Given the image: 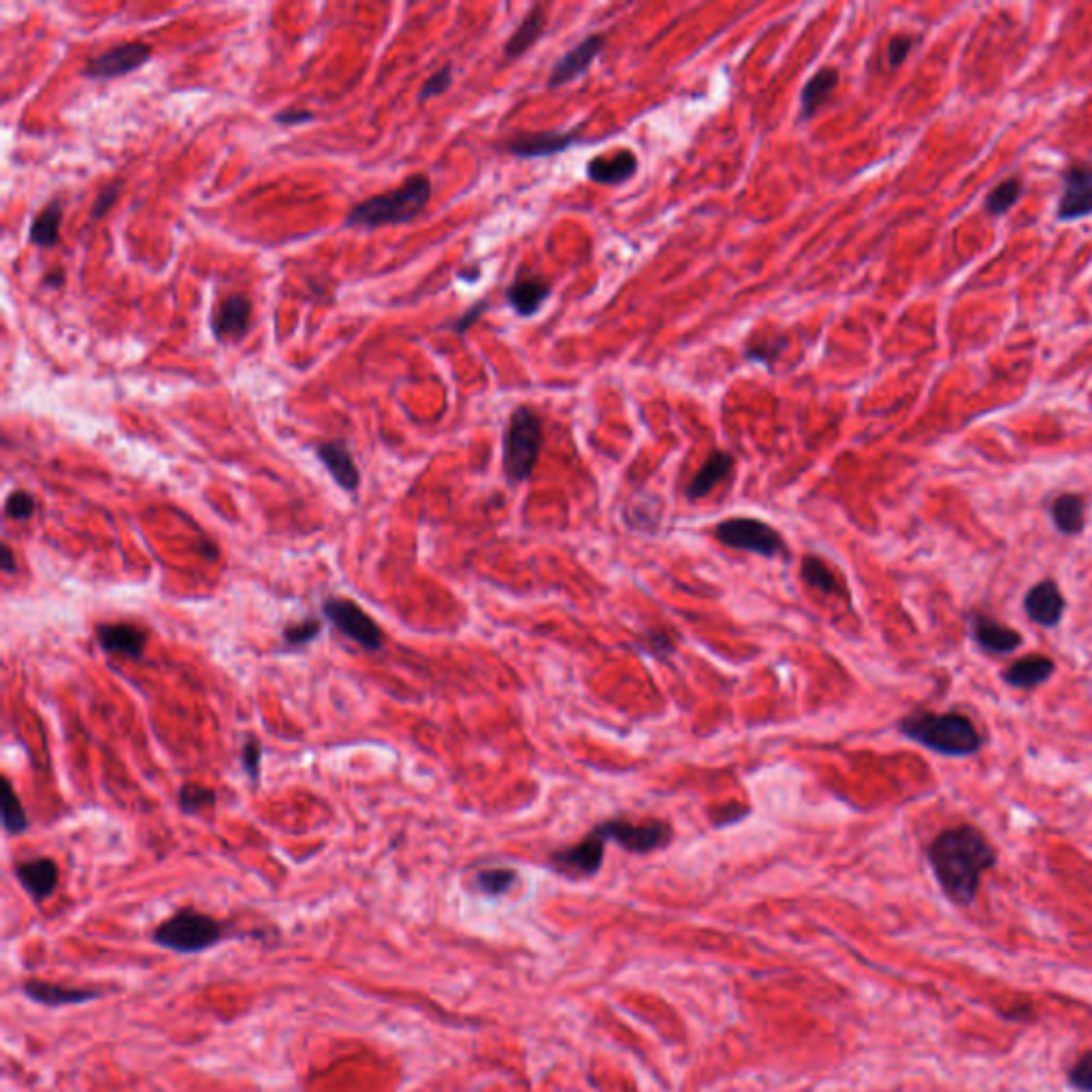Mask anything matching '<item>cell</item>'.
<instances>
[{"label":"cell","mask_w":1092,"mask_h":1092,"mask_svg":"<svg viewBox=\"0 0 1092 1092\" xmlns=\"http://www.w3.org/2000/svg\"><path fill=\"white\" fill-rule=\"evenodd\" d=\"M996 850L975 826H958L939 833L929 845V862L941 890L958 907H969L986 871L994 869Z\"/></svg>","instance_id":"1"},{"label":"cell","mask_w":1092,"mask_h":1092,"mask_svg":"<svg viewBox=\"0 0 1092 1092\" xmlns=\"http://www.w3.org/2000/svg\"><path fill=\"white\" fill-rule=\"evenodd\" d=\"M898 730L902 737L948 758L975 756L984 747V737L963 713L917 708L898 722Z\"/></svg>","instance_id":"2"},{"label":"cell","mask_w":1092,"mask_h":1092,"mask_svg":"<svg viewBox=\"0 0 1092 1092\" xmlns=\"http://www.w3.org/2000/svg\"><path fill=\"white\" fill-rule=\"evenodd\" d=\"M431 201V180L425 174H414L393 191L373 195L354 203L344 220L348 229H380L391 224L412 222L425 212Z\"/></svg>","instance_id":"3"},{"label":"cell","mask_w":1092,"mask_h":1092,"mask_svg":"<svg viewBox=\"0 0 1092 1092\" xmlns=\"http://www.w3.org/2000/svg\"><path fill=\"white\" fill-rule=\"evenodd\" d=\"M544 444V429L530 406H517L504 431V474L513 484L532 476Z\"/></svg>","instance_id":"4"},{"label":"cell","mask_w":1092,"mask_h":1092,"mask_svg":"<svg viewBox=\"0 0 1092 1092\" xmlns=\"http://www.w3.org/2000/svg\"><path fill=\"white\" fill-rule=\"evenodd\" d=\"M154 944L178 954H199L218 946L224 939V926L212 915L197 909H182L167 917L152 933Z\"/></svg>","instance_id":"5"},{"label":"cell","mask_w":1092,"mask_h":1092,"mask_svg":"<svg viewBox=\"0 0 1092 1092\" xmlns=\"http://www.w3.org/2000/svg\"><path fill=\"white\" fill-rule=\"evenodd\" d=\"M593 831L607 843L619 845L630 854H651L664 850L672 841V826L662 820L630 822L626 817L607 820L597 824Z\"/></svg>","instance_id":"6"},{"label":"cell","mask_w":1092,"mask_h":1092,"mask_svg":"<svg viewBox=\"0 0 1092 1092\" xmlns=\"http://www.w3.org/2000/svg\"><path fill=\"white\" fill-rule=\"evenodd\" d=\"M715 538L728 549L756 553L762 557H777L787 551L775 527L751 517H732L715 525Z\"/></svg>","instance_id":"7"},{"label":"cell","mask_w":1092,"mask_h":1092,"mask_svg":"<svg viewBox=\"0 0 1092 1092\" xmlns=\"http://www.w3.org/2000/svg\"><path fill=\"white\" fill-rule=\"evenodd\" d=\"M323 613L337 630L354 640L356 645H361L367 651H378L383 647L385 636L380 626L352 599L329 597L325 599Z\"/></svg>","instance_id":"8"},{"label":"cell","mask_w":1092,"mask_h":1092,"mask_svg":"<svg viewBox=\"0 0 1092 1092\" xmlns=\"http://www.w3.org/2000/svg\"><path fill=\"white\" fill-rule=\"evenodd\" d=\"M152 47L143 41H128L116 47H109L103 53L94 56L84 67V78L88 80H116L128 73L139 71L143 65L152 61Z\"/></svg>","instance_id":"9"},{"label":"cell","mask_w":1092,"mask_h":1092,"mask_svg":"<svg viewBox=\"0 0 1092 1092\" xmlns=\"http://www.w3.org/2000/svg\"><path fill=\"white\" fill-rule=\"evenodd\" d=\"M605 845L607 841L602 839L595 831H591L576 845L563 847V850H557L555 854H551L553 869L572 879L593 877L602 869V862H605Z\"/></svg>","instance_id":"10"},{"label":"cell","mask_w":1092,"mask_h":1092,"mask_svg":"<svg viewBox=\"0 0 1092 1092\" xmlns=\"http://www.w3.org/2000/svg\"><path fill=\"white\" fill-rule=\"evenodd\" d=\"M252 320V299L243 293L224 295L212 314V331L222 344H235L246 337Z\"/></svg>","instance_id":"11"},{"label":"cell","mask_w":1092,"mask_h":1092,"mask_svg":"<svg viewBox=\"0 0 1092 1092\" xmlns=\"http://www.w3.org/2000/svg\"><path fill=\"white\" fill-rule=\"evenodd\" d=\"M1092 214V167L1071 165L1063 172V197L1057 218L1063 222L1080 220Z\"/></svg>","instance_id":"12"},{"label":"cell","mask_w":1092,"mask_h":1092,"mask_svg":"<svg viewBox=\"0 0 1092 1092\" xmlns=\"http://www.w3.org/2000/svg\"><path fill=\"white\" fill-rule=\"evenodd\" d=\"M605 45H607V36L602 32L585 36V39H582L578 45H574L572 49H568L553 65L549 80H546V86H549V88H561V86H566V84L582 78V75H585L591 69V65L595 63V59L602 53V49H605Z\"/></svg>","instance_id":"13"},{"label":"cell","mask_w":1092,"mask_h":1092,"mask_svg":"<svg viewBox=\"0 0 1092 1092\" xmlns=\"http://www.w3.org/2000/svg\"><path fill=\"white\" fill-rule=\"evenodd\" d=\"M971 636L979 649H984L990 655H1011L1018 651L1024 643V638L1018 630L1009 626H1003L1001 621L986 613H971Z\"/></svg>","instance_id":"14"},{"label":"cell","mask_w":1092,"mask_h":1092,"mask_svg":"<svg viewBox=\"0 0 1092 1092\" xmlns=\"http://www.w3.org/2000/svg\"><path fill=\"white\" fill-rule=\"evenodd\" d=\"M1022 607L1032 624H1038L1042 628H1057L1063 621L1067 602L1057 582L1046 578V580L1034 582V585L1028 589Z\"/></svg>","instance_id":"15"},{"label":"cell","mask_w":1092,"mask_h":1092,"mask_svg":"<svg viewBox=\"0 0 1092 1092\" xmlns=\"http://www.w3.org/2000/svg\"><path fill=\"white\" fill-rule=\"evenodd\" d=\"M578 143L574 133H559V130H542V133H521L504 143L508 154L517 158H544L566 152L568 147Z\"/></svg>","instance_id":"16"},{"label":"cell","mask_w":1092,"mask_h":1092,"mask_svg":"<svg viewBox=\"0 0 1092 1092\" xmlns=\"http://www.w3.org/2000/svg\"><path fill=\"white\" fill-rule=\"evenodd\" d=\"M553 295L551 280L536 274H519L511 287L506 289V301L519 316L532 318Z\"/></svg>","instance_id":"17"},{"label":"cell","mask_w":1092,"mask_h":1092,"mask_svg":"<svg viewBox=\"0 0 1092 1092\" xmlns=\"http://www.w3.org/2000/svg\"><path fill=\"white\" fill-rule=\"evenodd\" d=\"M316 457L327 467V472L333 476L337 484L344 488V492L352 494L359 488V482H361L359 467H356L344 440L320 442L316 446Z\"/></svg>","instance_id":"18"},{"label":"cell","mask_w":1092,"mask_h":1092,"mask_svg":"<svg viewBox=\"0 0 1092 1092\" xmlns=\"http://www.w3.org/2000/svg\"><path fill=\"white\" fill-rule=\"evenodd\" d=\"M15 877L32 900L43 902L59 888V864L51 858H34L15 864Z\"/></svg>","instance_id":"19"},{"label":"cell","mask_w":1092,"mask_h":1092,"mask_svg":"<svg viewBox=\"0 0 1092 1092\" xmlns=\"http://www.w3.org/2000/svg\"><path fill=\"white\" fill-rule=\"evenodd\" d=\"M97 640L103 651L141 660L147 647V634L133 624H103L97 628Z\"/></svg>","instance_id":"20"},{"label":"cell","mask_w":1092,"mask_h":1092,"mask_svg":"<svg viewBox=\"0 0 1092 1092\" xmlns=\"http://www.w3.org/2000/svg\"><path fill=\"white\" fill-rule=\"evenodd\" d=\"M638 172V158L632 149H617L613 154H599L587 162V178L599 186H621L630 182Z\"/></svg>","instance_id":"21"},{"label":"cell","mask_w":1092,"mask_h":1092,"mask_svg":"<svg viewBox=\"0 0 1092 1092\" xmlns=\"http://www.w3.org/2000/svg\"><path fill=\"white\" fill-rule=\"evenodd\" d=\"M24 994L39 1005L61 1007V1005H80L88 1001H97L101 999L103 992L94 988H67L61 984L41 982V979H28V982L24 984Z\"/></svg>","instance_id":"22"},{"label":"cell","mask_w":1092,"mask_h":1092,"mask_svg":"<svg viewBox=\"0 0 1092 1092\" xmlns=\"http://www.w3.org/2000/svg\"><path fill=\"white\" fill-rule=\"evenodd\" d=\"M1054 670H1057V664H1054V660H1050L1048 655L1030 653L1026 657H1020V660H1015L1003 672V681L1013 689L1028 691L1050 681Z\"/></svg>","instance_id":"23"},{"label":"cell","mask_w":1092,"mask_h":1092,"mask_svg":"<svg viewBox=\"0 0 1092 1092\" xmlns=\"http://www.w3.org/2000/svg\"><path fill=\"white\" fill-rule=\"evenodd\" d=\"M734 467V457L726 450H713L708 459L702 463V467L695 472L691 482L687 484V498L689 500H702L708 496L715 486H718Z\"/></svg>","instance_id":"24"},{"label":"cell","mask_w":1092,"mask_h":1092,"mask_svg":"<svg viewBox=\"0 0 1092 1092\" xmlns=\"http://www.w3.org/2000/svg\"><path fill=\"white\" fill-rule=\"evenodd\" d=\"M839 71L833 67H822L811 80L802 86L800 92V120H811L824 107L828 97L839 86Z\"/></svg>","instance_id":"25"},{"label":"cell","mask_w":1092,"mask_h":1092,"mask_svg":"<svg viewBox=\"0 0 1092 1092\" xmlns=\"http://www.w3.org/2000/svg\"><path fill=\"white\" fill-rule=\"evenodd\" d=\"M1050 515L1063 536H1080L1086 527V502L1078 494H1063L1052 502Z\"/></svg>","instance_id":"26"},{"label":"cell","mask_w":1092,"mask_h":1092,"mask_svg":"<svg viewBox=\"0 0 1092 1092\" xmlns=\"http://www.w3.org/2000/svg\"><path fill=\"white\" fill-rule=\"evenodd\" d=\"M544 28H546L544 7L536 5V7H532L530 11H527V15L523 17V22L511 34V39L506 41V45H504L506 59H511V61L521 59V56L540 39Z\"/></svg>","instance_id":"27"},{"label":"cell","mask_w":1092,"mask_h":1092,"mask_svg":"<svg viewBox=\"0 0 1092 1092\" xmlns=\"http://www.w3.org/2000/svg\"><path fill=\"white\" fill-rule=\"evenodd\" d=\"M63 216H65V207L59 199L49 201L43 210L34 216L32 224H30V231H28V239L32 246L36 248H51L56 246V241L61 239V227H63Z\"/></svg>","instance_id":"28"},{"label":"cell","mask_w":1092,"mask_h":1092,"mask_svg":"<svg viewBox=\"0 0 1092 1092\" xmlns=\"http://www.w3.org/2000/svg\"><path fill=\"white\" fill-rule=\"evenodd\" d=\"M800 574H802V580L806 582L808 587H813V589L824 591V593H831V595H845L843 585H841V580L837 578V574L831 568H828V563L824 559H820L817 555H804L802 566H800Z\"/></svg>","instance_id":"29"},{"label":"cell","mask_w":1092,"mask_h":1092,"mask_svg":"<svg viewBox=\"0 0 1092 1092\" xmlns=\"http://www.w3.org/2000/svg\"><path fill=\"white\" fill-rule=\"evenodd\" d=\"M787 348H789L787 335L770 333V335H760L758 342H749L743 356H745V361L760 363L770 369L781 359Z\"/></svg>","instance_id":"30"},{"label":"cell","mask_w":1092,"mask_h":1092,"mask_svg":"<svg viewBox=\"0 0 1092 1092\" xmlns=\"http://www.w3.org/2000/svg\"><path fill=\"white\" fill-rule=\"evenodd\" d=\"M3 828L9 835H22L28 828L22 800L17 798L9 777H3Z\"/></svg>","instance_id":"31"},{"label":"cell","mask_w":1092,"mask_h":1092,"mask_svg":"<svg viewBox=\"0 0 1092 1092\" xmlns=\"http://www.w3.org/2000/svg\"><path fill=\"white\" fill-rule=\"evenodd\" d=\"M1022 191H1024V188H1022L1020 178H1009V180L1001 182L986 197V212L992 214V216H1003L1011 205L1018 203V199L1022 197Z\"/></svg>","instance_id":"32"},{"label":"cell","mask_w":1092,"mask_h":1092,"mask_svg":"<svg viewBox=\"0 0 1092 1092\" xmlns=\"http://www.w3.org/2000/svg\"><path fill=\"white\" fill-rule=\"evenodd\" d=\"M519 875L513 869H484L474 877V886L486 896H502L517 883Z\"/></svg>","instance_id":"33"},{"label":"cell","mask_w":1092,"mask_h":1092,"mask_svg":"<svg viewBox=\"0 0 1092 1092\" xmlns=\"http://www.w3.org/2000/svg\"><path fill=\"white\" fill-rule=\"evenodd\" d=\"M216 804L214 789L201 783H184L180 789V806L184 813H199Z\"/></svg>","instance_id":"34"},{"label":"cell","mask_w":1092,"mask_h":1092,"mask_svg":"<svg viewBox=\"0 0 1092 1092\" xmlns=\"http://www.w3.org/2000/svg\"><path fill=\"white\" fill-rule=\"evenodd\" d=\"M320 630H323V626H320L318 619H306V621H299V624L287 626L285 632H282V640H285L289 647H301V645L312 643V640L320 634Z\"/></svg>","instance_id":"35"},{"label":"cell","mask_w":1092,"mask_h":1092,"mask_svg":"<svg viewBox=\"0 0 1092 1092\" xmlns=\"http://www.w3.org/2000/svg\"><path fill=\"white\" fill-rule=\"evenodd\" d=\"M450 86H453V67L446 65L442 69H438L436 73L431 75V78L421 86L419 90V101L425 103V101H431L440 97V94H444Z\"/></svg>","instance_id":"36"},{"label":"cell","mask_w":1092,"mask_h":1092,"mask_svg":"<svg viewBox=\"0 0 1092 1092\" xmlns=\"http://www.w3.org/2000/svg\"><path fill=\"white\" fill-rule=\"evenodd\" d=\"M260 760H262V745L256 737H248L241 747V766L246 770L252 783H258L260 777Z\"/></svg>","instance_id":"37"},{"label":"cell","mask_w":1092,"mask_h":1092,"mask_svg":"<svg viewBox=\"0 0 1092 1092\" xmlns=\"http://www.w3.org/2000/svg\"><path fill=\"white\" fill-rule=\"evenodd\" d=\"M34 513V498L28 492H13L5 502V517L13 521H26Z\"/></svg>","instance_id":"38"},{"label":"cell","mask_w":1092,"mask_h":1092,"mask_svg":"<svg viewBox=\"0 0 1092 1092\" xmlns=\"http://www.w3.org/2000/svg\"><path fill=\"white\" fill-rule=\"evenodd\" d=\"M1069 1084L1080 1092H1092V1050L1084 1052L1078 1063L1069 1069Z\"/></svg>","instance_id":"39"},{"label":"cell","mask_w":1092,"mask_h":1092,"mask_svg":"<svg viewBox=\"0 0 1092 1092\" xmlns=\"http://www.w3.org/2000/svg\"><path fill=\"white\" fill-rule=\"evenodd\" d=\"M118 197H120V184H118V182L103 186L101 191H99V195H97V199H94V203H92L90 222H97V220H101L103 216H107V212L111 210V207L116 205Z\"/></svg>","instance_id":"40"},{"label":"cell","mask_w":1092,"mask_h":1092,"mask_svg":"<svg viewBox=\"0 0 1092 1092\" xmlns=\"http://www.w3.org/2000/svg\"><path fill=\"white\" fill-rule=\"evenodd\" d=\"M913 45H915V39L909 34L892 36L890 43H888V63H890V67L896 69V67H900L902 63H905L909 51L913 49Z\"/></svg>","instance_id":"41"},{"label":"cell","mask_w":1092,"mask_h":1092,"mask_svg":"<svg viewBox=\"0 0 1092 1092\" xmlns=\"http://www.w3.org/2000/svg\"><path fill=\"white\" fill-rule=\"evenodd\" d=\"M486 310H488V301L482 299V301H478V304H474L472 308H469L465 314H461V316L455 320V323L450 325V329H453L457 335H463L469 327L476 325V320H478Z\"/></svg>","instance_id":"42"},{"label":"cell","mask_w":1092,"mask_h":1092,"mask_svg":"<svg viewBox=\"0 0 1092 1092\" xmlns=\"http://www.w3.org/2000/svg\"><path fill=\"white\" fill-rule=\"evenodd\" d=\"M314 118V111L310 109H299V107H291V109H285L280 111V114H276L271 120L276 124H282V126H299V124H306Z\"/></svg>","instance_id":"43"},{"label":"cell","mask_w":1092,"mask_h":1092,"mask_svg":"<svg viewBox=\"0 0 1092 1092\" xmlns=\"http://www.w3.org/2000/svg\"><path fill=\"white\" fill-rule=\"evenodd\" d=\"M0 553H3V555H0V568H3L5 574H13L15 572V557H13L11 546L5 542L3 549H0Z\"/></svg>","instance_id":"44"},{"label":"cell","mask_w":1092,"mask_h":1092,"mask_svg":"<svg viewBox=\"0 0 1092 1092\" xmlns=\"http://www.w3.org/2000/svg\"><path fill=\"white\" fill-rule=\"evenodd\" d=\"M65 280H67V278H65V274H63V269H53V271H47V274H45V278H43L41 285H43V287H49V289H61V287L65 285Z\"/></svg>","instance_id":"45"}]
</instances>
